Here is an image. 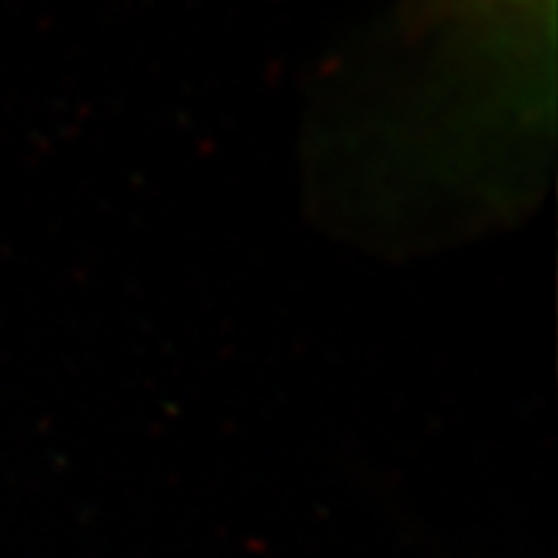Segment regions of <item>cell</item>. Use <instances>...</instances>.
I'll list each match as a JSON object with an SVG mask.
<instances>
[]
</instances>
